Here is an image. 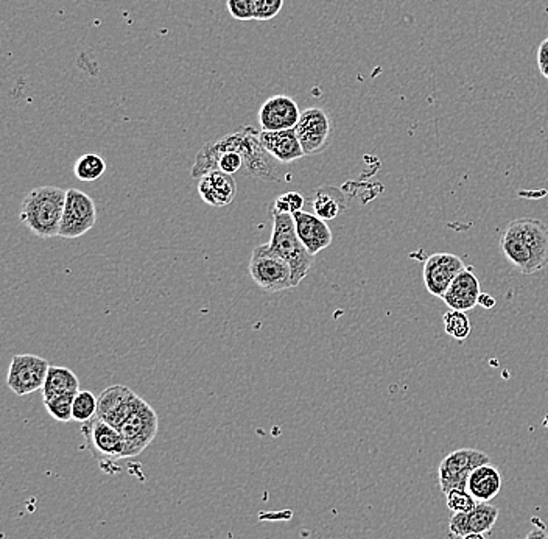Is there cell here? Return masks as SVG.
<instances>
[{
	"mask_svg": "<svg viewBox=\"0 0 548 539\" xmlns=\"http://www.w3.org/2000/svg\"><path fill=\"white\" fill-rule=\"evenodd\" d=\"M480 295L481 291H480L479 278L475 276L472 270L464 269L448 287V291L443 296V301L450 309L468 312L479 304Z\"/></svg>",
	"mask_w": 548,
	"mask_h": 539,
	"instance_id": "d6986e66",
	"label": "cell"
},
{
	"mask_svg": "<svg viewBox=\"0 0 548 539\" xmlns=\"http://www.w3.org/2000/svg\"><path fill=\"white\" fill-rule=\"evenodd\" d=\"M79 392V375L66 366L50 365L47 379L43 386V399L48 401L53 397L63 396L68 393Z\"/></svg>",
	"mask_w": 548,
	"mask_h": 539,
	"instance_id": "44dd1931",
	"label": "cell"
},
{
	"mask_svg": "<svg viewBox=\"0 0 548 539\" xmlns=\"http://www.w3.org/2000/svg\"><path fill=\"white\" fill-rule=\"evenodd\" d=\"M501 251L522 275H534L548 265V225L539 218L512 220L501 238Z\"/></svg>",
	"mask_w": 548,
	"mask_h": 539,
	"instance_id": "7a4b0ae2",
	"label": "cell"
},
{
	"mask_svg": "<svg viewBox=\"0 0 548 539\" xmlns=\"http://www.w3.org/2000/svg\"><path fill=\"white\" fill-rule=\"evenodd\" d=\"M501 490V474L496 466H479L470 474L468 481V491L474 496L477 502H490Z\"/></svg>",
	"mask_w": 548,
	"mask_h": 539,
	"instance_id": "ffe728a7",
	"label": "cell"
},
{
	"mask_svg": "<svg viewBox=\"0 0 548 539\" xmlns=\"http://www.w3.org/2000/svg\"><path fill=\"white\" fill-rule=\"evenodd\" d=\"M446 501H448V508L452 514L470 512L479 503L468 490H461V488H455V490L446 492Z\"/></svg>",
	"mask_w": 548,
	"mask_h": 539,
	"instance_id": "4316f807",
	"label": "cell"
},
{
	"mask_svg": "<svg viewBox=\"0 0 548 539\" xmlns=\"http://www.w3.org/2000/svg\"><path fill=\"white\" fill-rule=\"evenodd\" d=\"M258 130L243 127L229 132L214 143H206L196 153L195 164L192 167V178L201 176L212 170H222L225 174H245L265 181H279V167L260 143Z\"/></svg>",
	"mask_w": 548,
	"mask_h": 539,
	"instance_id": "6da1fadb",
	"label": "cell"
},
{
	"mask_svg": "<svg viewBox=\"0 0 548 539\" xmlns=\"http://www.w3.org/2000/svg\"><path fill=\"white\" fill-rule=\"evenodd\" d=\"M490 463V455L481 452L479 449H458L450 452V454L439 463L437 468V476H439V487L444 494L461 488L468 490V481L474 470L479 466Z\"/></svg>",
	"mask_w": 548,
	"mask_h": 539,
	"instance_id": "52a82bcc",
	"label": "cell"
},
{
	"mask_svg": "<svg viewBox=\"0 0 548 539\" xmlns=\"http://www.w3.org/2000/svg\"><path fill=\"white\" fill-rule=\"evenodd\" d=\"M248 270L254 282L269 293H278L295 287L290 264L280 258L269 244L258 245L253 249Z\"/></svg>",
	"mask_w": 548,
	"mask_h": 539,
	"instance_id": "5b68a950",
	"label": "cell"
},
{
	"mask_svg": "<svg viewBox=\"0 0 548 539\" xmlns=\"http://www.w3.org/2000/svg\"><path fill=\"white\" fill-rule=\"evenodd\" d=\"M260 143L269 152V156L280 164H290L298 159L304 158V150L300 147V139L296 136L295 130L284 132H258Z\"/></svg>",
	"mask_w": 548,
	"mask_h": 539,
	"instance_id": "ac0fdd59",
	"label": "cell"
},
{
	"mask_svg": "<svg viewBox=\"0 0 548 539\" xmlns=\"http://www.w3.org/2000/svg\"><path fill=\"white\" fill-rule=\"evenodd\" d=\"M48 368L50 365L47 360L39 355H15L6 375V386L17 396L32 395L37 390H43Z\"/></svg>",
	"mask_w": 548,
	"mask_h": 539,
	"instance_id": "9c48e42d",
	"label": "cell"
},
{
	"mask_svg": "<svg viewBox=\"0 0 548 539\" xmlns=\"http://www.w3.org/2000/svg\"><path fill=\"white\" fill-rule=\"evenodd\" d=\"M75 396H77V393H68V395L44 401V406L53 419H57L59 423H68L74 419L72 413H74Z\"/></svg>",
	"mask_w": 548,
	"mask_h": 539,
	"instance_id": "d4e9b609",
	"label": "cell"
},
{
	"mask_svg": "<svg viewBox=\"0 0 548 539\" xmlns=\"http://www.w3.org/2000/svg\"><path fill=\"white\" fill-rule=\"evenodd\" d=\"M269 214L273 218V233L269 242V247L290 264L293 271V286H300V282L309 275L315 256L309 253V249L298 238L293 216L276 211H269Z\"/></svg>",
	"mask_w": 548,
	"mask_h": 539,
	"instance_id": "277c9868",
	"label": "cell"
},
{
	"mask_svg": "<svg viewBox=\"0 0 548 539\" xmlns=\"http://www.w3.org/2000/svg\"><path fill=\"white\" fill-rule=\"evenodd\" d=\"M198 194L209 206H229L237 194L236 181L232 174H225L222 170H212L198 180Z\"/></svg>",
	"mask_w": 548,
	"mask_h": 539,
	"instance_id": "e0dca14e",
	"label": "cell"
},
{
	"mask_svg": "<svg viewBox=\"0 0 548 539\" xmlns=\"http://www.w3.org/2000/svg\"><path fill=\"white\" fill-rule=\"evenodd\" d=\"M139 401H141V396H137L136 393L130 390L128 386H108L99 397L97 417L119 428L132 415Z\"/></svg>",
	"mask_w": 548,
	"mask_h": 539,
	"instance_id": "5bb4252c",
	"label": "cell"
},
{
	"mask_svg": "<svg viewBox=\"0 0 548 539\" xmlns=\"http://www.w3.org/2000/svg\"><path fill=\"white\" fill-rule=\"evenodd\" d=\"M296 233L309 253L317 256L322 249L329 248L332 244V229L326 220L318 217L311 212L300 211L295 216Z\"/></svg>",
	"mask_w": 548,
	"mask_h": 539,
	"instance_id": "2e32d148",
	"label": "cell"
},
{
	"mask_svg": "<svg viewBox=\"0 0 548 539\" xmlns=\"http://www.w3.org/2000/svg\"><path fill=\"white\" fill-rule=\"evenodd\" d=\"M68 191L57 185H43L26 194L22 201L19 218L37 238L59 236Z\"/></svg>",
	"mask_w": 548,
	"mask_h": 539,
	"instance_id": "3957f363",
	"label": "cell"
},
{
	"mask_svg": "<svg viewBox=\"0 0 548 539\" xmlns=\"http://www.w3.org/2000/svg\"><path fill=\"white\" fill-rule=\"evenodd\" d=\"M227 10L237 21H253L256 19L254 0H227Z\"/></svg>",
	"mask_w": 548,
	"mask_h": 539,
	"instance_id": "f1b7e54d",
	"label": "cell"
},
{
	"mask_svg": "<svg viewBox=\"0 0 548 539\" xmlns=\"http://www.w3.org/2000/svg\"><path fill=\"white\" fill-rule=\"evenodd\" d=\"M158 428V413L154 412V408L141 397L132 415L119 428L127 444V459L142 454L156 439Z\"/></svg>",
	"mask_w": 548,
	"mask_h": 539,
	"instance_id": "8992f818",
	"label": "cell"
},
{
	"mask_svg": "<svg viewBox=\"0 0 548 539\" xmlns=\"http://www.w3.org/2000/svg\"><path fill=\"white\" fill-rule=\"evenodd\" d=\"M479 306L485 307V309H492L496 306V300L488 293H481L479 298Z\"/></svg>",
	"mask_w": 548,
	"mask_h": 539,
	"instance_id": "1f68e13d",
	"label": "cell"
},
{
	"mask_svg": "<svg viewBox=\"0 0 548 539\" xmlns=\"http://www.w3.org/2000/svg\"><path fill=\"white\" fill-rule=\"evenodd\" d=\"M300 106L289 96L279 94L265 101L258 110V123L262 132L295 130L300 122Z\"/></svg>",
	"mask_w": 548,
	"mask_h": 539,
	"instance_id": "4fadbf2b",
	"label": "cell"
},
{
	"mask_svg": "<svg viewBox=\"0 0 548 539\" xmlns=\"http://www.w3.org/2000/svg\"><path fill=\"white\" fill-rule=\"evenodd\" d=\"M97 408H99V399L95 397L94 393L79 390L75 396L72 417L79 423H88L92 417H97Z\"/></svg>",
	"mask_w": 548,
	"mask_h": 539,
	"instance_id": "484cf974",
	"label": "cell"
},
{
	"mask_svg": "<svg viewBox=\"0 0 548 539\" xmlns=\"http://www.w3.org/2000/svg\"><path fill=\"white\" fill-rule=\"evenodd\" d=\"M497 519L499 508L490 502H480L470 512L452 514L448 530L455 538H463L464 534H488L494 529Z\"/></svg>",
	"mask_w": 548,
	"mask_h": 539,
	"instance_id": "9a60e30c",
	"label": "cell"
},
{
	"mask_svg": "<svg viewBox=\"0 0 548 539\" xmlns=\"http://www.w3.org/2000/svg\"><path fill=\"white\" fill-rule=\"evenodd\" d=\"M254 8L258 21H269L284 8V0H254Z\"/></svg>",
	"mask_w": 548,
	"mask_h": 539,
	"instance_id": "f546056e",
	"label": "cell"
},
{
	"mask_svg": "<svg viewBox=\"0 0 548 539\" xmlns=\"http://www.w3.org/2000/svg\"><path fill=\"white\" fill-rule=\"evenodd\" d=\"M311 206H313L315 216L322 220H335L346 209V203L337 189L321 187L313 196Z\"/></svg>",
	"mask_w": 548,
	"mask_h": 539,
	"instance_id": "7402d4cb",
	"label": "cell"
},
{
	"mask_svg": "<svg viewBox=\"0 0 548 539\" xmlns=\"http://www.w3.org/2000/svg\"><path fill=\"white\" fill-rule=\"evenodd\" d=\"M300 147L306 156L322 153L331 143L332 122L322 108H307L300 112V119L295 128Z\"/></svg>",
	"mask_w": 548,
	"mask_h": 539,
	"instance_id": "8fae6325",
	"label": "cell"
},
{
	"mask_svg": "<svg viewBox=\"0 0 548 539\" xmlns=\"http://www.w3.org/2000/svg\"><path fill=\"white\" fill-rule=\"evenodd\" d=\"M443 322L446 333L452 339L463 342L469 337L472 324H470L469 317L463 311L448 309V312L444 313Z\"/></svg>",
	"mask_w": 548,
	"mask_h": 539,
	"instance_id": "cb8c5ba5",
	"label": "cell"
},
{
	"mask_svg": "<svg viewBox=\"0 0 548 539\" xmlns=\"http://www.w3.org/2000/svg\"><path fill=\"white\" fill-rule=\"evenodd\" d=\"M461 539H486L485 538V534H464L463 538Z\"/></svg>",
	"mask_w": 548,
	"mask_h": 539,
	"instance_id": "836d02e7",
	"label": "cell"
},
{
	"mask_svg": "<svg viewBox=\"0 0 548 539\" xmlns=\"http://www.w3.org/2000/svg\"><path fill=\"white\" fill-rule=\"evenodd\" d=\"M95 222H97L95 201L79 189H68L59 238H81L94 227Z\"/></svg>",
	"mask_w": 548,
	"mask_h": 539,
	"instance_id": "30bf717a",
	"label": "cell"
},
{
	"mask_svg": "<svg viewBox=\"0 0 548 539\" xmlns=\"http://www.w3.org/2000/svg\"><path fill=\"white\" fill-rule=\"evenodd\" d=\"M106 172L105 159L100 154L86 153L77 159L74 164V174L83 183H94L101 178Z\"/></svg>",
	"mask_w": 548,
	"mask_h": 539,
	"instance_id": "603a6c76",
	"label": "cell"
},
{
	"mask_svg": "<svg viewBox=\"0 0 548 539\" xmlns=\"http://www.w3.org/2000/svg\"><path fill=\"white\" fill-rule=\"evenodd\" d=\"M302 206H304V196H300V192H287L271 203L269 211L284 212V214L295 216L296 212L302 211Z\"/></svg>",
	"mask_w": 548,
	"mask_h": 539,
	"instance_id": "83f0119b",
	"label": "cell"
},
{
	"mask_svg": "<svg viewBox=\"0 0 548 539\" xmlns=\"http://www.w3.org/2000/svg\"><path fill=\"white\" fill-rule=\"evenodd\" d=\"M538 69L543 79H548V37L539 44L538 48Z\"/></svg>",
	"mask_w": 548,
	"mask_h": 539,
	"instance_id": "4dcf8cb0",
	"label": "cell"
},
{
	"mask_svg": "<svg viewBox=\"0 0 548 539\" xmlns=\"http://www.w3.org/2000/svg\"><path fill=\"white\" fill-rule=\"evenodd\" d=\"M466 269L461 258L452 253H435L426 260L422 276L424 284L433 296L441 298L446 295L455 278Z\"/></svg>",
	"mask_w": 548,
	"mask_h": 539,
	"instance_id": "7c38bea8",
	"label": "cell"
},
{
	"mask_svg": "<svg viewBox=\"0 0 548 539\" xmlns=\"http://www.w3.org/2000/svg\"><path fill=\"white\" fill-rule=\"evenodd\" d=\"M525 539H548L547 530L543 529V527L532 529Z\"/></svg>",
	"mask_w": 548,
	"mask_h": 539,
	"instance_id": "d6a6232c",
	"label": "cell"
},
{
	"mask_svg": "<svg viewBox=\"0 0 548 539\" xmlns=\"http://www.w3.org/2000/svg\"><path fill=\"white\" fill-rule=\"evenodd\" d=\"M81 434L90 452L99 461L127 459V444L121 430L105 419L95 417L81 426Z\"/></svg>",
	"mask_w": 548,
	"mask_h": 539,
	"instance_id": "ba28073f",
	"label": "cell"
}]
</instances>
